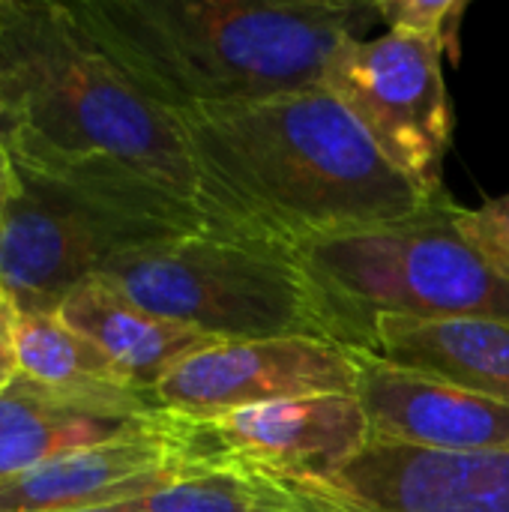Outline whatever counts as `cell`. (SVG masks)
I'll use <instances>...</instances> for the list:
<instances>
[{
  "label": "cell",
  "mask_w": 509,
  "mask_h": 512,
  "mask_svg": "<svg viewBox=\"0 0 509 512\" xmlns=\"http://www.w3.org/2000/svg\"><path fill=\"white\" fill-rule=\"evenodd\" d=\"M0 87L15 120L6 144L15 171L168 237L219 231L177 117L105 57L69 3L0 0Z\"/></svg>",
  "instance_id": "obj_1"
},
{
  "label": "cell",
  "mask_w": 509,
  "mask_h": 512,
  "mask_svg": "<svg viewBox=\"0 0 509 512\" xmlns=\"http://www.w3.org/2000/svg\"><path fill=\"white\" fill-rule=\"evenodd\" d=\"M210 222L294 252L429 213L411 183L324 87L174 114Z\"/></svg>",
  "instance_id": "obj_2"
},
{
  "label": "cell",
  "mask_w": 509,
  "mask_h": 512,
  "mask_svg": "<svg viewBox=\"0 0 509 512\" xmlns=\"http://www.w3.org/2000/svg\"><path fill=\"white\" fill-rule=\"evenodd\" d=\"M69 9L171 114L315 87L336 51L381 21L375 0H75Z\"/></svg>",
  "instance_id": "obj_3"
},
{
  "label": "cell",
  "mask_w": 509,
  "mask_h": 512,
  "mask_svg": "<svg viewBox=\"0 0 509 512\" xmlns=\"http://www.w3.org/2000/svg\"><path fill=\"white\" fill-rule=\"evenodd\" d=\"M96 276L159 318L219 342L324 339L372 351V327L300 252L243 234H183L114 255Z\"/></svg>",
  "instance_id": "obj_4"
},
{
  "label": "cell",
  "mask_w": 509,
  "mask_h": 512,
  "mask_svg": "<svg viewBox=\"0 0 509 512\" xmlns=\"http://www.w3.org/2000/svg\"><path fill=\"white\" fill-rule=\"evenodd\" d=\"M459 207L447 195L417 219L333 237L300 255L369 327L378 315L509 324V276L459 231Z\"/></svg>",
  "instance_id": "obj_5"
},
{
  "label": "cell",
  "mask_w": 509,
  "mask_h": 512,
  "mask_svg": "<svg viewBox=\"0 0 509 512\" xmlns=\"http://www.w3.org/2000/svg\"><path fill=\"white\" fill-rule=\"evenodd\" d=\"M321 84L411 183L426 195L447 192L441 168L453 141V105L438 45L402 30L351 39Z\"/></svg>",
  "instance_id": "obj_6"
},
{
  "label": "cell",
  "mask_w": 509,
  "mask_h": 512,
  "mask_svg": "<svg viewBox=\"0 0 509 512\" xmlns=\"http://www.w3.org/2000/svg\"><path fill=\"white\" fill-rule=\"evenodd\" d=\"M15 174L18 189L0 219V291L24 318L57 315L114 255L171 240L54 180Z\"/></svg>",
  "instance_id": "obj_7"
},
{
  "label": "cell",
  "mask_w": 509,
  "mask_h": 512,
  "mask_svg": "<svg viewBox=\"0 0 509 512\" xmlns=\"http://www.w3.org/2000/svg\"><path fill=\"white\" fill-rule=\"evenodd\" d=\"M165 420L189 468H240L291 483L330 477L369 444L357 396H303Z\"/></svg>",
  "instance_id": "obj_8"
},
{
  "label": "cell",
  "mask_w": 509,
  "mask_h": 512,
  "mask_svg": "<svg viewBox=\"0 0 509 512\" xmlns=\"http://www.w3.org/2000/svg\"><path fill=\"white\" fill-rule=\"evenodd\" d=\"M360 351L324 339L216 342L180 360L153 390L168 417H213L303 396H357Z\"/></svg>",
  "instance_id": "obj_9"
},
{
  "label": "cell",
  "mask_w": 509,
  "mask_h": 512,
  "mask_svg": "<svg viewBox=\"0 0 509 512\" xmlns=\"http://www.w3.org/2000/svg\"><path fill=\"white\" fill-rule=\"evenodd\" d=\"M297 486L336 512H509V450L435 453L369 441L345 468Z\"/></svg>",
  "instance_id": "obj_10"
},
{
  "label": "cell",
  "mask_w": 509,
  "mask_h": 512,
  "mask_svg": "<svg viewBox=\"0 0 509 512\" xmlns=\"http://www.w3.org/2000/svg\"><path fill=\"white\" fill-rule=\"evenodd\" d=\"M357 399L369 441L435 453L509 450V402L360 351Z\"/></svg>",
  "instance_id": "obj_11"
},
{
  "label": "cell",
  "mask_w": 509,
  "mask_h": 512,
  "mask_svg": "<svg viewBox=\"0 0 509 512\" xmlns=\"http://www.w3.org/2000/svg\"><path fill=\"white\" fill-rule=\"evenodd\" d=\"M189 471L162 420L123 441L54 456L0 480V512H78L120 507Z\"/></svg>",
  "instance_id": "obj_12"
},
{
  "label": "cell",
  "mask_w": 509,
  "mask_h": 512,
  "mask_svg": "<svg viewBox=\"0 0 509 512\" xmlns=\"http://www.w3.org/2000/svg\"><path fill=\"white\" fill-rule=\"evenodd\" d=\"M57 315L150 396L180 360L219 342L192 327L153 315L102 276L81 282L63 300Z\"/></svg>",
  "instance_id": "obj_13"
},
{
  "label": "cell",
  "mask_w": 509,
  "mask_h": 512,
  "mask_svg": "<svg viewBox=\"0 0 509 512\" xmlns=\"http://www.w3.org/2000/svg\"><path fill=\"white\" fill-rule=\"evenodd\" d=\"M372 354L509 402L507 321L378 315Z\"/></svg>",
  "instance_id": "obj_14"
},
{
  "label": "cell",
  "mask_w": 509,
  "mask_h": 512,
  "mask_svg": "<svg viewBox=\"0 0 509 512\" xmlns=\"http://www.w3.org/2000/svg\"><path fill=\"white\" fill-rule=\"evenodd\" d=\"M18 378L60 399L123 414L162 417L156 399L135 387L90 339L72 330L60 315L21 318Z\"/></svg>",
  "instance_id": "obj_15"
},
{
  "label": "cell",
  "mask_w": 509,
  "mask_h": 512,
  "mask_svg": "<svg viewBox=\"0 0 509 512\" xmlns=\"http://www.w3.org/2000/svg\"><path fill=\"white\" fill-rule=\"evenodd\" d=\"M162 417H123L87 408L27 381L0 396V480L24 474L54 456L147 432Z\"/></svg>",
  "instance_id": "obj_16"
},
{
  "label": "cell",
  "mask_w": 509,
  "mask_h": 512,
  "mask_svg": "<svg viewBox=\"0 0 509 512\" xmlns=\"http://www.w3.org/2000/svg\"><path fill=\"white\" fill-rule=\"evenodd\" d=\"M327 504L309 498L297 483L240 471L189 468L156 492L114 507L117 512H312Z\"/></svg>",
  "instance_id": "obj_17"
},
{
  "label": "cell",
  "mask_w": 509,
  "mask_h": 512,
  "mask_svg": "<svg viewBox=\"0 0 509 512\" xmlns=\"http://www.w3.org/2000/svg\"><path fill=\"white\" fill-rule=\"evenodd\" d=\"M387 30L420 36L444 51L453 63L462 57V18L468 0H375Z\"/></svg>",
  "instance_id": "obj_18"
},
{
  "label": "cell",
  "mask_w": 509,
  "mask_h": 512,
  "mask_svg": "<svg viewBox=\"0 0 509 512\" xmlns=\"http://www.w3.org/2000/svg\"><path fill=\"white\" fill-rule=\"evenodd\" d=\"M456 225L504 276H509V192L486 201L477 210L459 207Z\"/></svg>",
  "instance_id": "obj_19"
},
{
  "label": "cell",
  "mask_w": 509,
  "mask_h": 512,
  "mask_svg": "<svg viewBox=\"0 0 509 512\" xmlns=\"http://www.w3.org/2000/svg\"><path fill=\"white\" fill-rule=\"evenodd\" d=\"M21 312L0 291V396H6L18 381V336H21Z\"/></svg>",
  "instance_id": "obj_20"
},
{
  "label": "cell",
  "mask_w": 509,
  "mask_h": 512,
  "mask_svg": "<svg viewBox=\"0 0 509 512\" xmlns=\"http://www.w3.org/2000/svg\"><path fill=\"white\" fill-rule=\"evenodd\" d=\"M18 189V174H15V165L6 153V147L0 144V219H3V210H6V201L9 195Z\"/></svg>",
  "instance_id": "obj_21"
},
{
  "label": "cell",
  "mask_w": 509,
  "mask_h": 512,
  "mask_svg": "<svg viewBox=\"0 0 509 512\" xmlns=\"http://www.w3.org/2000/svg\"><path fill=\"white\" fill-rule=\"evenodd\" d=\"M12 132H15V120H12V111H9L6 96H3V87H0V144H3V147L9 144Z\"/></svg>",
  "instance_id": "obj_22"
},
{
  "label": "cell",
  "mask_w": 509,
  "mask_h": 512,
  "mask_svg": "<svg viewBox=\"0 0 509 512\" xmlns=\"http://www.w3.org/2000/svg\"><path fill=\"white\" fill-rule=\"evenodd\" d=\"M78 512H117L114 507H105V510H78Z\"/></svg>",
  "instance_id": "obj_23"
},
{
  "label": "cell",
  "mask_w": 509,
  "mask_h": 512,
  "mask_svg": "<svg viewBox=\"0 0 509 512\" xmlns=\"http://www.w3.org/2000/svg\"><path fill=\"white\" fill-rule=\"evenodd\" d=\"M312 512H336V510H330V507H321V510H312Z\"/></svg>",
  "instance_id": "obj_24"
}]
</instances>
